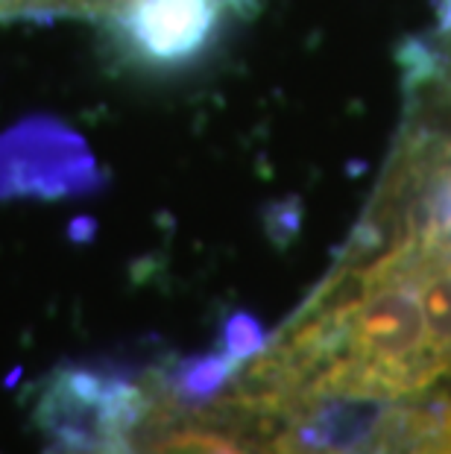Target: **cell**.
<instances>
[{"instance_id": "1", "label": "cell", "mask_w": 451, "mask_h": 454, "mask_svg": "<svg viewBox=\"0 0 451 454\" xmlns=\"http://www.w3.org/2000/svg\"><path fill=\"white\" fill-rule=\"evenodd\" d=\"M147 395L118 370L65 364L35 404V422L59 454H129Z\"/></svg>"}, {"instance_id": "2", "label": "cell", "mask_w": 451, "mask_h": 454, "mask_svg": "<svg viewBox=\"0 0 451 454\" xmlns=\"http://www.w3.org/2000/svg\"><path fill=\"white\" fill-rule=\"evenodd\" d=\"M220 0H118V44L144 67H185L214 42Z\"/></svg>"}, {"instance_id": "3", "label": "cell", "mask_w": 451, "mask_h": 454, "mask_svg": "<svg viewBox=\"0 0 451 454\" xmlns=\"http://www.w3.org/2000/svg\"><path fill=\"white\" fill-rule=\"evenodd\" d=\"M399 235L405 238L410 253V273L416 282L431 349L443 379L451 381V240L422 229H401Z\"/></svg>"}, {"instance_id": "4", "label": "cell", "mask_w": 451, "mask_h": 454, "mask_svg": "<svg viewBox=\"0 0 451 454\" xmlns=\"http://www.w3.org/2000/svg\"><path fill=\"white\" fill-rule=\"evenodd\" d=\"M349 454H451V399L387 408L378 428Z\"/></svg>"}, {"instance_id": "5", "label": "cell", "mask_w": 451, "mask_h": 454, "mask_svg": "<svg viewBox=\"0 0 451 454\" xmlns=\"http://www.w3.org/2000/svg\"><path fill=\"white\" fill-rule=\"evenodd\" d=\"M237 357L229 352L220 355H203V357H191L174 372V390L182 402H206L211 399L223 384L232 379L237 370Z\"/></svg>"}, {"instance_id": "6", "label": "cell", "mask_w": 451, "mask_h": 454, "mask_svg": "<svg viewBox=\"0 0 451 454\" xmlns=\"http://www.w3.org/2000/svg\"><path fill=\"white\" fill-rule=\"evenodd\" d=\"M152 454H253V451L244 449L229 434L191 425V428H174L161 434L152 442Z\"/></svg>"}, {"instance_id": "7", "label": "cell", "mask_w": 451, "mask_h": 454, "mask_svg": "<svg viewBox=\"0 0 451 454\" xmlns=\"http://www.w3.org/2000/svg\"><path fill=\"white\" fill-rule=\"evenodd\" d=\"M264 349V334L261 325H258L249 314H235L232 320L226 323L223 332V352H229L237 361H246Z\"/></svg>"}]
</instances>
